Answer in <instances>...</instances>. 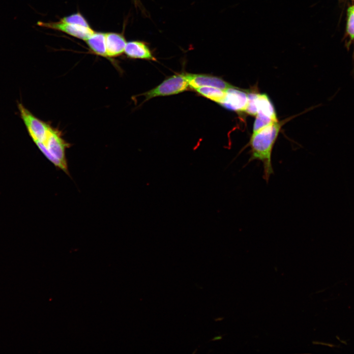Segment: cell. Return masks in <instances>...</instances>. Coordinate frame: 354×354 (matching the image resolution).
I'll return each mask as SVG.
<instances>
[{
	"instance_id": "obj_1",
	"label": "cell",
	"mask_w": 354,
	"mask_h": 354,
	"mask_svg": "<svg viewBox=\"0 0 354 354\" xmlns=\"http://www.w3.org/2000/svg\"><path fill=\"white\" fill-rule=\"evenodd\" d=\"M284 121H277L255 132H253L249 145L250 147V157L248 162L259 160L263 166V178L268 183L270 176L273 174L272 164L273 148L281 130Z\"/></svg>"
},
{
	"instance_id": "obj_2",
	"label": "cell",
	"mask_w": 354,
	"mask_h": 354,
	"mask_svg": "<svg viewBox=\"0 0 354 354\" xmlns=\"http://www.w3.org/2000/svg\"><path fill=\"white\" fill-rule=\"evenodd\" d=\"M255 104L257 114L253 124V132L278 121L274 105L266 94L258 92Z\"/></svg>"
},
{
	"instance_id": "obj_3",
	"label": "cell",
	"mask_w": 354,
	"mask_h": 354,
	"mask_svg": "<svg viewBox=\"0 0 354 354\" xmlns=\"http://www.w3.org/2000/svg\"><path fill=\"white\" fill-rule=\"evenodd\" d=\"M189 87L185 74H177L165 80L155 88L145 92L146 100L160 96H167L179 93Z\"/></svg>"
},
{
	"instance_id": "obj_4",
	"label": "cell",
	"mask_w": 354,
	"mask_h": 354,
	"mask_svg": "<svg viewBox=\"0 0 354 354\" xmlns=\"http://www.w3.org/2000/svg\"><path fill=\"white\" fill-rule=\"evenodd\" d=\"M18 108L20 117L32 140L44 142L51 128L50 125L34 116L21 103L18 104Z\"/></svg>"
},
{
	"instance_id": "obj_5",
	"label": "cell",
	"mask_w": 354,
	"mask_h": 354,
	"mask_svg": "<svg viewBox=\"0 0 354 354\" xmlns=\"http://www.w3.org/2000/svg\"><path fill=\"white\" fill-rule=\"evenodd\" d=\"M247 102V90L234 86L225 90V96L219 104L229 110L239 113L245 112Z\"/></svg>"
},
{
	"instance_id": "obj_6",
	"label": "cell",
	"mask_w": 354,
	"mask_h": 354,
	"mask_svg": "<svg viewBox=\"0 0 354 354\" xmlns=\"http://www.w3.org/2000/svg\"><path fill=\"white\" fill-rule=\"evenodd\" d=\"M43 143L50 153L68 169L65 150L70 146L61 137L59 131L51 127L45 141Z\"/></svg>"
},
{
	"instance_id": "obj_7",
	"label": "cell",
	"mask_w": 354,
	"mask_h": 354,
	"mask_svg": "<svg viewBox=\"0 0 354 354\" xmlns=\"http://www.w3.org/2000/svg\"><path fill=\"white\" fill-rule=\"evenodd\" d=\"M36 24L42 27L65 32L72 36L84 40H86L94 32L91 27H85L66 23L60 21L56 22L38 21Z\"/></svg>"
},
{
	"instance_id": "obj_8",
	"label": "cell",
	"mask_w": 354,
	"mask_h": 354,
	"mask_svg": "<svg viewBox=\"0 0 354 354\" xmlns=\"http://www.w3.org/2000/svg\"><path fill=\"white\" fill-rule=\"evenodd\" d=\"M189 86L193 89L203 86L217 88L225 90L234 87L222 79L206 74H185Z\"/></svg>"
},
{
	"instance_id": "obj_9",
	"label": "cell",
	"mask_w": 354,
	"mask_h": 354,
	"mask_svg": "<svg viewBox=\"0 0 354 354\" xmlns=\"http://www.w3.org/2000/svg\"><path fill=\"white\" fill-rule=\"evenodd\" d=\"M124 53L131 59L156 60L148 44L142 41L127 42Z\"/></svg>"
},
{
	"instance_id": "obj_10",
	"label": "cell",
	"mask_w": 354,
	"mask_h": 354,
	"mask_svg": "<svg viewBox=\"0 0 354 354\" xmlns=\"http://www.w3.org/2000/svg\"><path fill=\"white\" fill-rule=\"evenodd\" d=\"M126 43L124 36L121 33L113 32L106 33L107 57H116L123 53Z\"/></svg>"
},
{
	"instance_id": "obj_11",
	"label": "cell",
	"mask_w": 354,
	"mask_h": 354,
	"mask_svg": "<svg viewBox=\"0 0 354 354\" xmlns=\"http://www.w3.org/2000/svg\"><path fill=\"white\" fill-rule=\"evenodd\" d=\"M85 41L90 50L95 54L107 57L106 33L94 31Z\"/></svg>"
},
{
	"instance_id": "obj_12",
	"label": "cell",
	"mask_w": 354,
	"mask_h": 354,
	"mask_svg": "<svg viewBox=\"0 0 354 354\" xmlns=\"http://www.w3.org/2000/svg\"><path fill=\"white\" fill-rule=\"evenodd\" d=\"M195 90L201 95L219 104L225 94V90L212 87L203 86Z\"/></svg>"
},
{
	"instance_id": "obj_13",
	"label": "cell",
	"mask_w": 354,
	"mask_h": 354,
	"mask_svg": "<svg viewBox=\"0 0 354 354\" xmlns=\"http://www.w3.org/2000/svg\"><path fill=\"white\" fill-rule=\"evenodd\" d=\"M60 21L85 27H90L88 22L84 17L79 12L74 13L63 17L60 20Z\"/></svg>"
},
{
	"instance_id": "obj_14",
	"label": "cell",
	"mask_w": 354,
	"mask_h": 354,
	"mask_svg": "<svg viewBox=\"0 0 354 354\" xmlns=\"http://www.w3.org/2000/svg\"><path fill=\"white\" fill-rule=\"evenodd\" d=\"M347 32L352 39H354V5L348 9Z\"/></svg>"
},
{
	"instance_id": "obj_15",
	"label": "cell",
	"mask_w": 354,
	"mask_h": 354,
	"mask_svg": "<svg viewBox=\"0 0 354 354\" xmlns=\"http://www.w3.org/2000/svg\"><path fill=\"white\" fill-rule=\"evenodd\" d=\"M222 336H223V335H220V336H215V337H214V338H213L212 339H211L210 340H209V341L221 340V339H222Z\"/></svg>"
}]
</instances>
